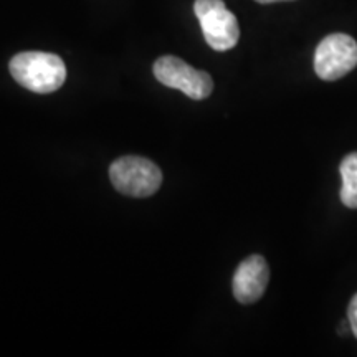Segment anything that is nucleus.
<instances>
[{"label": "nucleus", "instance_id": "1", "mask_svg": "<svg viewBox=\"0 0 357 357\" xmlns=\"http://www.w3.org/2000/svg\"><path fill=\"white\" fill-rule=\"evenodd\" d=\"M13 79L26 89L40 95L53 93L63 86L66 66L58 55L45 52H24L10 60Z\"/></svg>", "mask_w": 357, "mask_h": 357}, {"label": "nucleus", "instance_id": "2", "mask_svg": "<svg viewBox=\"0 0 357 357\" xmlns=\"http://www.w3.org/2000/svg\"><path fill=\"white\" fill-rule=\"evenodd\" d=\"M114 189L129 197H149L162 184V172L153 160L139 155H124L109 167Z\"/></svg>", "mask_w": 357, "mask_h": 357}, {"label": "nucleus", "instance_id": "3", "mask_svg": "<svg viewBox=\"0 0 357 357\" xmlns=\"http://www.w3.org/2000/svg\"><path fill=\"white\" fill-rule=\"evenodd\" d=\"M194 12L202 26L205 42L213 50L227 52L238 43V22L223 0H195Z\"/></svg>", "mask_w": 357, "mask_h": 357}, {"label": "nucleus", "instance_id": "4", "mask_svg": "<svg viewBox=\"0 0 357 357\" xmlns=\"http://www.w3.org/2000/svg\"><path fill=\"white\" fill-rule=\"evenodd\" d=\"M154 77L159 79L164 86L181 89L190 100L200 101L212 95L213 82L207 71L192 68L184 60L177 56H160L155 61Z\"/></svg>", "mask_w": 357, "mask_h": 357}, {"label": "nucleus", "instance_id": "5", "mask_svg": "<svg viewBox=\"0 0 357 357\" xmlns=\"http://www.w3.org/2000/svg\"><path fill=\"white\" fill-rule=\"evenodd\" d=\"M357 66V42L346 33H331L314 52V71L324 82H336Z\"/></svg>", "mask_w": 357, "mask_h": 357}, {"label": "nucleus", "instance_id": "6", "mask_svg": "<svg viewBox=\"0 0 357 357\" xmlns=\"http://www.w3.org/2000/svg\"><path fill=\"white\" fill-rule=\"evenodd\" d=\"M270 281V268L263 257L252 255L240 263L234 275V296L242 305L260 300Z\"/></svg>", "mask_w": 357, "mask_h": 357}, {"label": "nucleus", "instance_id": "7", "mask_svg": "<svg viewBox=\"0 0 357 357\" xmlns=\"http://www.w3.org/2000/svg\"><path fill=\"white\" fill-rule=\"evenodd\" d=\"M342 187H341V200L346 207L357 208V153L347 154L342 159L341 167Z\"/></svg>", "mask_w": 357, "mask_h": 357}, {"label": "nucleus", "instance_id": "8", "mask_svg": "<svg viewBox=\"0 0 357 357\" xmlns=\"http://www.w3.org/2000/svg\"><path fill=\"white\" fill-rule=\"evenodd\" d=\"M347 321H349L351 333L357 337V293L352 296L349 307H347Z\"/></svg>", "mask_w": 357, "mask_h": 357}, {"label": "nucleus", "instance_id": "9", "mask_svg": "<svg viewBox=\"0 0 357 357\" xmlns=\"http://www.w3.org/2000/svg\"><path fill=\"white\" fill-rule=\"evenodd\" d=\"M258 3H273V2H283V0H255Z\"/></svg>", "mask_w": 357, "mask_h": 357}]
</instances>
